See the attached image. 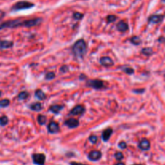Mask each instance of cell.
I'll use <instances>...</instances> for the list:
<instances>
[{
	"label": "cell",
	"instance_id": "6da1fadb",
	"mask_svg": "<svg viewBox=\"0 0 165 165\" xmlns=\"http://www.w3.org/2000/svg\"><path fill=\"white\" fill-rule=\"evenodd\" d=\"M42 22L41 18H36V19H32V20H8L4 23L0 24V29L3 28H15L18 27H34L40 24Z\"/></svg>",
	"mask_w": 165,
	"mask_h": 165
},
{
	"label": "cell",
	"instance_id": "7a4b0ae2",
	"mask_svg": "<svg viewBox=\"0 0 165 165\" xmlns=\"http://www.w3.org/2000/svg\"><path fill=\"white\" fill-rule=\"evenodd\" d=\"M86 50H87V46L84 40H77L72 48V52L73 55L78 58H82L86 53Z\"/></svg>",
	"mask_w": 165,
	"mask_h": 165
},
{
	"label": "cell",
	"instance_id": "3957f363",
	"mask_svg": "<svg viewBox=\"0 0 165 165\" xmlns=\"http://www.w3.org/2000/svg\"><path fill=\"white\" fill-rule=\"evenodd\" d=\"M34 7V3H30L28 1H20L15 3L12 6V11L14 12H18V11H21V10H26V9L31 8Z\"/></svg>",
	"mask_w": 165,
	"mask_h": 165
},
{
	"label": "cell",
	"instance_id": "277c9868",
	"mask_svg": "<svg viewBox=\"0 0 165 165\" xmlns=\"http://www.w3.org/2000/svg\"><path fill=\"white\" fill-rule=\"evenodd\" d=\"M87 86L94 89H102L105 87L104 81L100 80H89L87 81Z\"/></svg>",
	"mask_w": 165,
	"mask_h": 165
},
{
	"label": "cell",
	"instance_id": "5b68a950",
	"mask_svg": "<svg viewBox=\"0 0 165 165\" xmlns=\"http://www.w3.org/2000/svg\"><path fill=\"white\" fill-rule=\"evenodd\" d=\"M32 160L35 164L36 165H44L46 160V156L44 154L36 153L32 155Z\"/></svg>",
	"mask_w": 165,
	"mask_h": 165
},
{
	"label": "cell",
	"instance_id": "8992f818",
	"mask_svg": "<svg viewBox=\"0 0 165 165\" xmlns=\"http://www.w3.org/2000/svg\"><path fill=\"white\" fill-rule=\"evenodd\" d=\"M100 64L104 67H111L114 65V60L109 57H103L100 59Z\"/></svg>",
	"mask_w": 165,
	"mask_h": 165
},
{
	"label": "cell",
	"instance_id": "52a82bcc",
	"mask_svg": "<svg viewBox=\"0 0 165 165\" xmlns=\"http://www.w3.org/2000/svg\"><path fill=\"white\" fill-rule=\"evenodd\" d=\"M102 157V152L99 151H92L88 155V158L91 161H97Z\"/></svg>",
	"mask_w": 165,
	"mask_h": 165
},
{
	"label": "cell",
	"instance_id": "ba28073f",
	"mask_svg": "<svg viewBox=\"0 0 165 165\" xmlns=\"http://www.w3.org/2000/svg\"><path fill=\"white\" fill-rule=\"evenodd\" d=\"M151 148V143L147 139H142L139 143V148L142 151H148Z\"/></svg>",
	"mask_w": 165,
	"mask_h": 165
},
{
	"label": "cell",
	"instance_id": "9c48e42d",
	"mask_svg": "<svg viewBox=\"0 0 165 165\" xmlns=\"http://www.w3.org/2000/svg\"><path fill=\"white\" fill-rule=\"evenodd\" d=\"M85 111H86V109L83 105H76L74 108H73V110L70 111V114H73V115H80V114H84Z\"/></svg>",
	"mask_w": 165,
	"mask_h": 165
},
{
	"label": "cell",
	"instance_id": "30bf717a",
	"mask_svg": "<svg viewBox=\"0 0 165 165\" xmlns=\"http://www.w3.org/2000/svg\"><path fill=\"white\" fill-rule=\"evenodd\" d=\"M60 130V126L58 125L57 122H51L48 126V131H49V133L51 134H55V133H57Z\"/></svg>",
	"mask_w": 165,
	"mask_h": 165
},
{
	"label": "cell",
	"instance_id": "8fae6325",
	"mask_svg": "<svg viewBox=\"0 0 165 165\" xmlns=\"http://www.w3.org/2000/svg\"><path fill=\"white\" fill-rule=\"evenodd\" d=\"M65 124L69 128H76L79 126V122L78 120L75 119V118H69V119L66 120Z\"/></svg>",
	"mask_w": 165,
	"mask_h": 165
},
{
	"label": "cell",
	"instance_id": "7c38bea8",
	"mask_svg": "<svg viewBox=\"0 0 165 165\" xmlns=\"http://www.w3.org/2000/svg\"><path fill=\"white\" fill-rule=\"evenodd\" d=\"M163 20H164V16L162 15H151L149 17L148 20L149 22L153 23H159L160 22H162Z\"/></svg>",
	"mask_w": 165,
	"mask_h": 165
},
{
	"label": "cell",
	"instance_id": "4fadbf2b",
	"mask_svg": "<svg viewBox=\"0 0 165 165\" xmlns=\"http://www.w3.org/2000/svg\"><path fill=\"white\" fill-rule=\"evenodd\" d=\"M13 46V42L9 40H0V50L10 49Z\"/></svg>",
	"mask_w": 165,
	"mask_h": 165
},
{
	"label": "cell",
	"instance_id": "5bb4252c",
	"mask_svg": "<svg viewBox=\"0 0 165 165\" xmlns=\"http://www.w3.org/2000/svg\"><path fill=\"white\" fill-rule=\"evenodd\" d=\"M117 29L118 31L125 32L128 30V24L124 21H120L119 23L117 24Z\"/></svg>",
	"mask_w": 165,
	"mask_h": 165
},
{
	"label": "cell",
	"instance_id": "9a60e30c",
	"mask_svg": "<svg viewBox=\"0 0 165 165\" xmlns=\"http://www.w3.org/2000/svg\"><path fill=\"white\" fill-rule=\"evenodd\" d=\"M113 133V130L111 128H107L106 130L103 131L102 133V140L104 142H106V141H108L110 140V138L111 134Z\"/></svg>",
	"mask_w": 165,
	"mask_h": 165
},
{
	"label": "cell",
	"instance_id": "2e32d148",
	"mask_svg": "<svg viewBox=\"0 0 165 165\" xmlns=\"http://www.w3.org/2000/svg\"><path fill=\"white\" fill-rule=\"evenodd\" d=\"M63 108H64V106L61 105H52L51 107L49 108V110L52 112L53 114H58L60 113V110H62Z\"/></svg>",
	"mask_w": 165,
	"mask_h": 165
},
{
	"label": "cell",
	"instance_id": "e0dca14e",
	"mask_svg": "<svg viewBox=\"0 0 165 165\" xmlns=\"http://www.w3.org/2000/svg\"><path fill=\"white\" fill-rule=\"evenodd\" d=\"M35 96L39 100H44L46 98L45 94L41 89H37L36 91L35 92Z\"/></svg>",
	"mask_w": 165,
	"mask_h": 165
},
{
	"label": "cell",
	"instance_id": "ac0fdd59",
	"mask_svg": "<svg viewBox=\"0 0 165 165\" xmlns=\"http://www.w3.org/2000/svg\"><path fill=\"white\" fill-rule=\"evenodd\" d=\"M29 108L31 109V110L40 111L42 110V105H41L40 102H36L31 104V105L29 106Z\"/></svg>",
	"mask_w": 165,
	"mask_h": 165
},
{
	"label": "cell",
	"instance_id": "d6986e66",
	"mask_svg": "<svg viewBox=\"0 0 165 165\" xmlns=\"http://www.w3.org/2000/svg\"><path fill=\"white\" fill-rule=\"evenodd\" d=\"M28 96L29 94L28 92L23 91L19 94V95H18V98H19V100H25L28 97Z\"/></svg>",
	"mask_w": 165,
	"mask_h": 165
},
{
	"label": "cell",
	"instance_id": "ffe728a7",
	"mask_svg": "<svg viewBox=\"0 0 165 165\" xmlns=\"http://www.w3.org/2000/svg\"><path fill=\"white\" fill-rule=\"evenodd\" d=\"M131 42L134 45H139L141 43V39L139 36H132L131 39Z\"/></svg>",
	"mask_w": 165,
	"mask_h": 165
},
{
	"label": "cell",
	"instance_id": "44dd1931",
	"mask_svg": "<svg viewBox=\"0 0 165 165\" xmlns=\"http://www.w3.org/2000/svg\"><path fill=\"white\" fill-rule=\"evenodd\" d=\"M8 123V118L5 115H3L0 118V126H5Z\"/></svg>",
	"mask_w": 165,
	"mask_h": 165
},
{
	"label": "cell",
	"instance_id": "7402d4cb",
	"mask_svg": "<svg viewBox=\"0 0 165 165\" xmlns=\"http://www.w3.org/2000/svg\"><path fill=\"white\" fill-rule=\"evenodd\" d=\"M37 121L39 122V124L44 125L46 122V121H47V118H46V116H44V115H39L38 118H37Z\"/></svg>",
	"mask_w": 165,
	"mask_h": 165
},
{
	"label": "cell",
	"instance_id": "603a6c76",
	"mask_svg": "<svg viewBox=\"0 0 165 165\" xmlns=\"http://www.w3.org/2000/svg\"><path fill=\"white\" fill-rule=\"evenodd\" d=\"M10 105V101L8 99H3L0 101V107H7Z\"/></svg>",
	"mask_w": 165,
	"mask_h": 165
},
{
	"label": "cell",
	"instance_id": "cb8c5ba5",
	"mask_svg": "<svg viewBox=\"0 0 165 165\" xmlns=\"http://www.w3.org/2000/svg\"><path fill=\"white\" fill-rule=\"evenodd\" d=\"M152 49L151 48H146V49H142V54L146 55V56H150V55L152 54Z\"/></svg>",
	"mask_w": 165,
	"mask_h": 165
},
{
	"label": "cell",
	"instance_id": "d4e9b609",
	"mask_svg": "<svg viewBox=\"0 0 165 165\" xmlns=\"http://www.w3.org/2000/svg\"><path fill=\"white\" fill-rule=\"evenodd\" d=\"M122 71L125 72L126 73L129 74V75H131V74H133L134 73V69L131 68H129V67H123L122 68Z\"/></svg>",
	"mask_w": 165,
	"mask_h": 165
},
{
	"label": "cell",
	"instance_id": "484cf974",
	"mask_svg": "<svg viewBox=\"0 0 165 165\" xmlns=\"http://www.w3.org/2000/svg\"><path fill=\"white\" fill-rule=\"evenodd\" d=\"M55 73L53 72H49L48 73H46L45 75V79L46 80H52L53 78H55Z\"/></svg>",
	"mask_w": 165,
	"mask_h": 165
},
{
	"label": "cell",
	"instance_id": "4316f807",
	"mask_svg": "<svg viewBox=\"0 0 165 165\" xmlns=\"http://www.w3.org/2000/svg\"><path fill=\"white\" fill-rule=\"evenodd\" d=\"M114 157H115V159L117 160H118V161H121L122 159H123V154L122 152H120V151H118L116 153L114 154Z\"/></svg>",
	"mask_w": 165,
	"mask_h": 165
},
{
	"label": "cell",
	"instance_id": "83f0119b",
	"mask_svg": "<svg viewBox=\"0 0 165 165\" xmlns=\"http://www.w3.org/2000/svg\"><path fill=\"white\" fill-rule=\"evenodd\" d=\"M116 16H115V15H108V16L106 17V20H107V22H108L109 23L114 22V21L116 20Z\"/></svg>",
	"mask_w": 165,
	"mask_h": 165
},
{
	"label": "cell",
	"instance_id": "f1b7e54d",
	"mask_svg": "<svg viewBox=\"0 0 165 165\" xmlns=\"http://www.w3.org/2000/svg\"><path fill=\"white\" fill-rule=\"evenodd\" d=\"M73 17L75 20H81L83 17V15L80 12H74L73 15Z\"/></svg>",
	"mask_w": 165,
	"mask_h": 165
},
{
	"label": "cell",
	"instance_id": "f546056e",
	"mask_svg": "<svg viewBox=\"0 0 165 165\" xmlns=\"http://www.w3.org/2000/svg\"><path fill=\"white\" fill-rule=\"evenodd\" d=\"M89 140L92 142V143H96L97 142V137L96 135H91L89 138Z\"/></svg>",
	"mask_w": 165,
	"mask_h": 165
},
{
	"label": "cell",
	"instance_id": "4dcf8cb0",
	"mask_svg": "<svg viewBox=\"0 0 165 165\" xmlns=\"http://www.w3.org/2000/svg\"><path fill=\"white\" fill-rule=\"evenodd\" d=\"M126 147H127V145H126V143L125 142H120L119 143H118V148H121V149H126Z\"/></svg>",
	"mask_w": 165,
	"mask_h": 165
},
{
	"label": "cell",
	"instance_id": "1f68e13d",
	"mask_svg": "<svg viewBox=\"0 0 165 165\" xmlns=\"http://www.w3.org/2000/svg\"><path fill=\"white\" fill-rule=\"evenodd\" d=\"M68 71V67L66 65H64L63 67L60 68V72H62V73H66V72Z\"/></svg>",
	"mask_w": 165,
	"mask_h": 165
},
{
	"label": "cell",
	"instance_id": "d6a6232c",
	"mask_svg": "<svg viewBox=\"0 0 165 165\" xmlns=\"http://www.w3.org/2000/svg\"><path fill=\"white\" fill-rule=\"evenodd\" d=\"M134 93H138V94H142L144 92V89H134Z\"/></svg>",
	"mask_w": 165,
	"mask_h": 165
},
{
	"label": "cell",
	"instance_id": "836d02e7",
	"mask_svg": "<svg viewBox=\"0 0 165 165\" xmlns=\"http://www.w3.org/2000/svg\"><path fill=\"white\" fill-rule=\"evenodd\" d=\"M70 165H86V164H81V163H78V162H71L70 163Z\"/></svg>",
	"mask_w": 165,
	"mask_h": 165
},
{
	"label": "cell",
	"instance_id": "e575fe53",
	"mask_svg": "<svg viewBox=\"0 0 165 165\" xmlns=\"http://www.w3.org/2000/svg\"><path fill=\"white\" fill-rule=\"evenodd\" d=\"M5 16V13L3 12V11H0V19H2L3 17Z\"/></svg>",
	"mask_w": 165,
	"mask_h": 165
},
{
	"label": "cell",
	"instance_id": "d590c367",
	"mask_svg": "<svg viewBox=\"0 0 165 165\" xmlns=\"http://www.w3.org/2000/svg\"><path fill=\"white\" fill-rule=\"evenodd\" d=\"M114 165H125L123 163H121V162H119V163H117L116 164H114Z\"/></svg>",
	"mask_w": 165,
	"mask_h": 165
},
{
	"label": "cell",
	"instance_id": "8d00e7d4",
	"mask_svg": "<svg viewBox=\"0 0 165 165\" xmlns=\"http://www.w3.org/2000/svg\"><path fill=\"white\" fill-rule=\"evenodd\" d=\"M1 95H2V92L0 91V97H1Z\"/></svg>",
	"mask_w": 165,
	"mask_h": 165
},
{
	"label": "cell",
	"instance_id": "74e56055",
	"mask_svg": "<svg viewBox=\"0 0 165 165\" xmlns=\"http://www.w3.org/2000/svg\"><path fill=\"white\" fill-rule=\"evenodd\" d=\"M134 165H141V164H134Z\"/></svg>",
	"mask_w": 165,
	"mask_h": 165
}]
</instances>
